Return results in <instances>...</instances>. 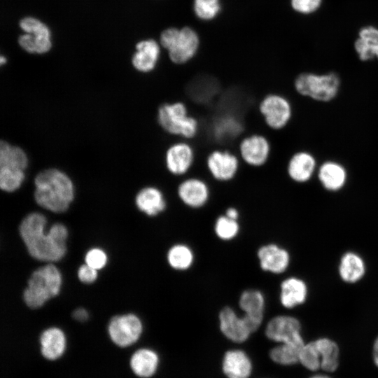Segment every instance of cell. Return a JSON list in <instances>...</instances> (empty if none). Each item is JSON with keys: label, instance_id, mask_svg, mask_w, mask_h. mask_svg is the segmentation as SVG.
<instances>
[{"label": "cell", "instance_id": "6da1fadb", "mask_svg": "<svg viewBox=\"0 0 378 378\" xmlns=\"http://www.w3.org/2000/svg\"><path fill=\"white\" fill-rule=\"evenodd\" d=\"M46 217L37 212L28 214L22 220L19 232L29 255L38 260L55 262L66 253V227L55 223L46 232Z\"/></svg>", "mask_w": 378, "mask_h": 378}, {"label": "cell", "instance_id": "7a4b0ae2", "mask_svg": "<svg viewBox=\"0 0 378 378\" xmlns=\"http://www.w3.org/2000/svg\"><path fill=\"white\" fill-rule=\"evenodd\" d=\"M34 184L36 203L48 211L64 212L74 200L73 183L59 169H48L39 172L35 177Z\"/></svg>", "mask_w": 378, "mask_h": 378}, {"label": "cell", "instance_id": "3957f363", "mask_svg": "<svg viewBox=\"0 0 378 378\" xmlns=\"http://www.w3.org/2000/svg\"><path fill=\"white\" fill-rule=\"evenodd\" d=\"M157 121L167 134L190 141L199 134L198 119L190 114L186 104L180 100L164 102L157 111Z\"/></svg>", "mask_w": 378, "mask_h": 378}, {"label": "cell", "instance_id": "277c9868", "mask_svg": "<svg viewBox=\"0 0 378 378\" xmlns=\"http://www.w3.org/2000/svg\"><path fill=\"white\" fill-rule=\"evenodd\" d=\"M61 285L59 270L54 265L48 264L31 274L23 293V300L29 307L39 308L47 300L58 295Z\"/></svg>", "mask_w": 378, "mask_h": 378}, {"label": "cell", "instance_id": "5b68a950", "mask_svg": "<svg viewBox=\"0 0 378 378\" xmlns=\"http://www.w3.org/2000/svg\"><path fill=\"white\" fill-rule=\"evenodd\" d=\"M293 87L300 95L319 102H330L338 95L341 79L333 71L325 74L302 72L294 80Z\"/></svg>", "mask_w": 378, "mask_h": 378}, {"label": "cell", "instance_id": "8992f818", "mask_svg": "<svg viewBox=\"0 0 378 378\" xmlns=\"http://www.w3.org/2000/svg\"><path fill=\"white\" fill-rule=\"evenodd\" d=\"M339 347L328 337H321L304 344L300 354L299 362L307 369L319 368L333 372L339 365Z\"/></svg>", "mask_w": 378, "mask_h": 378}, {"label": "cell", "instance_id": "52a82bcc", "mask_svg": "<svg viewBox=\"0 0 378 378\" xmlns=\"http://www.w3.org/2000/svg\"><path fill=\"white\" fill-rule=\"evenodd\" d=\"M160 43L168 50L169 59L173 63L183 64L195 55L199 46V38L190 27L181 29L169 28L162 32Z\"/></svg>", "mask_w": 378, "mask_h": 378}, {"label": "cell", "instance_id": "ba28073f", "mask_svg": "<svg viewBox=\"0 0 378 378\" xmlns=\"http://www.w3.org/2000/svg\"><path fill=\"white\" fill-rule=\"evenodd\" d=\"M258 111L265 125L274 131L286 128L293 114L290 100L278 92H269L262 96L258 102Z\"/></svg>", "mask_w": 378, "mask_h": 378}, {"label": "cell", "instance_id": "9c48e42d", "mask_svg": "<svg viewBox=\"0 0 378 378\" xmlns=\"http://www.w3.org/2000/svg\"><path fill=\"white\" fill-rule=\"evenodd\" d=\"M239 155L225 148H214L206 156L205 166L211 177L219 183H229L237 177L240 172Z\"/></svg>", "mask_w": 378, "mask_h": 378}, {"label": "cell", "instance_id": "30bf717a", "mask_svg": "<svg viewBox=\"0 0 378 378\" xmlns=\"http://www.w3.org/2000/svg\"><path fill=\"white\" fill-rule=\"evenodd\" d=\"M241 161L251 168L260 169L270 161L272 144L262 133L255 132L242 137L237 146Z\"/></svg>", "mask_w": 378, "mask_h": 378}, {"label": "cell", "instance_id": "8fae6325", "mask_svg": "<svg viewBox=\"0 0 378 378\" xmlns=\"http://www.w3.org/2000/svg\"><path fill=\"white\" fill-rule=\"evenodd\" d=\"M195 162V150L190 141H175L167 148L164 155V167L174 177L186 176Z\"/></svg>", "mask_w": 378, "mask_h": 378}, {"label": "cell", "instance_id": "7c38bea8", "mask_svg": "<svg viewBox=\"0 0 378 378\" xmlns=\"http://www.w3.org/2000/svg\"><path fill=\"white\" fill-rule=\"evenodd\" d=\"M302 325L295 316L290 315H276L267 323L265 336L279 344H292L303 346L305 343L301 334Z\"/></svg>", "mask_w": 378, "mask_h": 378}, {"label": "cell", "instance_id": "4fadbf2b", "mask_svg": "<svg viewBox=\"0 0 378 378\" xmlns=\"http://www.w3.org/2000/svg\"><path fill=\"white\" fill-rule=\"evenodd\" d=\"M143 325L140 318L133 314L113 317L108 326L111 341L118 346L125 348L134 344L141 337Z\"/></svg>", "mask_w": 378, "mask_h": 378}, {"label": "cell", "instance_id": "5bb4252c", "mask_svg": "<svg viewBox=\"0 0 378 378\" xmlns=\"http://www.w3.org/2000/svg\"><path fill=\"white\" fill-rule=\"evenodd\" d=\"M179 200L190 209H200L206 205L211 197V189L207 182L197 176H185L176 186Z\"/></svg>", "mask_w": 378, "mask_h": 378}, {"label": "cell", "instance_id": "9a60e30c", "mask_svg": "<svg viewBox=\"0 0 378 378\" xmlns=\"http://www.w3.org/2000/svg\"><path fill=\"white\" fill-rule=\"evenodd\" d=\"M265 298L260 290L248 288L239 295L238 305L251 333L261 326L265 315Z\"/></svg>", "mask_w": 378, "mask_h": 378}, {"label": "cell", "instance_id": "2e32d148", "mask_svg": "<svg viewBox=\"0 0 378 378\" xmlns=\"http://www.w3.org/2000/svg\"><path fill=\"white\" fill-rule=\"evenodd\" d=\"M257 257L261 270L274 274L285 272L290 263L288 250L274 243L261 246L258 249Z\"/></svg>", "mask_w": 378, "mask_h": 378}, {"label": "cell", "instance_id": "e0dca14e", "mask_svg": "<svg viewBox=\"0 0 378 378\" xmlns=\"http://www.w3.org/2000/svg\"><path fill=\"white\" fill-rule=\"evenodd\" d=\"M218 321L222 334L233 342L242 343L252 334L242 315L239 316L230 306H225L220 310Z\"/></svg>", "mask_w": 378, "mask_h": 378}, {"label": "cell", "instance_id": "ac0fdd59", "mask_svg": "<svg viewBox=\"0 0 378 378\" xmlns=\"http://www.w3.org/2000/svg\"><path fill=\"white\" fill-rule=\"evenodd\" d=\"M317 162L313 154L307 150H298L288 159L286 173L296 183L309 182L317 172Z\"/></svg>", "mask_w": 378, "mask_h": 378}, {"label": "cell", "instance_id": "d6986e66", "mask_svg": "<svg viewBox=\"0 0 378 378\" xmlns=\"http://www.w3.org/2000/svg\"><path fill=\"white\" fill-rule=\"evenodd\" d=\"M316 176L323 189L332 192L342 190L348 181L346 167L332 160L323 162L317 169Z\"/></svg>", "mask_w": 378, "mask_h": 378}, {"label": "cell", "instance_id": "ffe728a7", "mask_svg": "<svg viewBox=\"0 0 378 378\" xmlns=\"http://www.w3.org/2000/svg\"><path fill=\"white\" fill-rule=\"evenodd\" d=\"M308 293V286L302 279L289 276L281 282L279 302L284 308L291 309L304 304Z\"/></svg>", "mask_w": 378, "mask_h": 378}, {"label": "cell", "instance_id": "44dd1931", "mask_svg": "<svg viewBox=\"0 0 378 378\" xmlns=\"http://www.w3.org/2000/svg\"><path fill=\"white\" fill-rule=\"evenodd\" d=\"M40 352L48 360L59 359L66 349V337L63 331L56 327L44 330L39 337Z\"/></svg>", "mask_w": 378, "mask_h": 378}, {"label": "cell", "instance_id": "7402d4cb", "mask_svg": "<svg viewBox=\"0 0 378 378\" xmlns=\"http://www.w3.org/2000/svg\"><path fill=\"white\" fill-rule=\"evenodd\" d=\"M139 211L148 216H155L167 208V200L163 192L155 186H146L141 189L135 197Z\"/></svg>", "mask_w": 378, "mask_h": 378}, {"label": "cell", "instance_id": "603a6c76", "mask_svg": "<svg viewBox=\"0 0 378 378\" xmlns=\"http://www.w3.org/2000/svg\"><path fill=\"white\" fill-rule=\"evenodd\" d=\"M365 272V260L358 253L346 251L341 256L338 265V274L344 282L357 283L364 277Z\"/></svg>", "mask_w": 378, "mask_h": 378}, {"label": "cell", "instance_id": "cb8c5ba5", "mask_svg": "<svg viewBox=\"0 0 378 378\" xmlns=\"http://www.w3.org/2000/svg\"><path fill=\"white\" fill-rule=\"evenodd\" d=\"M354 47L360 61L378 59V28L372 25L360 28Z\"/></svg>", "mask_w": 378, "mask_h": 378}, {"label": "cell", "instance_id": "d4e9b609", "mask_svg": "<svg viewBox=\"0 0 378 378\" xmlns=\"http://www.w3.org/2000/svg\"><path fill=\"white\" fill-rule=\"evenodd\" d=\"M251 370V362L243 351L234 349L225 354L223 371L227 378H248Z\"/></svg>", "mask_w": 378, "mask_h": 378}, {"label": "cell", "instance_id": "484cf974", "mask_svg": "<svg viewBox=\"0 0 378 378\" xmlns=\"http://www.w3.org/2000/svg\"><path fill=\"white\" fill-rule=\"evenodd\" d=\"M136 52L132 59L134 67L143 73L153 70L160 55L158 43L152 39L141 41L136 45Z\"/></svg>", "mask_w": 378, "mask_h": 378}, {"label": "cell", "instance_id": "4316f807", "mask_svg": "<svg viewBox=\"0 0 378 378\" xmlns=\"http://www.w3.org/2000/svg\"><path fill=\"white\" fill-rule=\"evenodd\" d=\"M159 358L155 351L148 348L135 351L130 358V368L140 378H148L156 372Z\"/></svg>", "mask_w": 378, "mask_h": 378}, {"label": "cell", "instance_id": "83f0119b", "mask_svg": "<svg viewBox=\"0 0 378 378\" xmlns=\"http://www.w3.org/2000/svg\"><path fill=\"white\" fill-rule=\"evenodd\" d=\"M167 263L176 271L189 270L195 261L192 249L187 244L178 243L172 245L167 253Z\"/></svg>", "mask_w": 378, "mask_h": 378}, {"label": "cell", "instance_id": "f1b7e54d", "mask_svg": "<svg viewBox=\"0 0 378 378\" xmlns=\"http://www.w3.org/2000/svg\"><path fill=\"white\" fill-rule=\"evenodd\" d=\"M28 158L20 147L2 141L0 145V167L25 170Z\"/></svg>", "mask_w": 378, "mask_h": 378}, {"label": "cell", "instance_id": "f546056e", "mask_svg": "<svg viewBox=\"0 0 378 378\" xmlns=\"http://www.w3.org/2000/svg\"><path fill=\"white\" fill-rule=\"evenodd\" d=\"M304 346V345H303ZM303 346L292 344H280L269 353L270 358L276 363L290 365L299 362L300 354Z\"/></svg>", "mask_w": 378, "mask_h": 378}, {"label": "cell", "instance_id": "4dcf8cb0", "mask_svg": "<svg viewBox=\"0 0 378 378\" xmlns=\"http://www.w3.org/2000/svg\"><path fill=\"white\" fill-rule=\"evenodd\" d=\"M214 229L216 236L219 239L230 241L238 235L240 226L237 220L231 219L223 214L216 218Z\"/></svg>", "mask_w": 378, "mask_h": 378}, {"label": "cell", "instance_id": "1f68e13d", "mask_svg": "<svg viewBox=\"0 0 378 378\" xmlns=\"http://www.w3.org/2000/svg\"><path fill=\"white\" fill-rule=\"evenodd\" d=\"M24 179V171L0 167V187L6 192L17 190Z\"/></svg>", "mask_w": 378, "mask_h": 378}, {"label": "cell", "instance_id": "d6a6232c", "mask_svg": "<svg viewBox=\"0 0 378 378\" xmlns=\"http://www.w3.org/2000/svg\"><path fill=\"white\" fill-rule=\"evenodd\" d=\"M219 0H195L194 10L197 16L204 20L215 18L220 11Z\"/></svg>", "mask_w": 378, "mask_h": 378}, {"label": "cell", "instance_id": "836d02e7", "mask_svg": "<svg viewBox=\"0 0 378 378\" xmlns=\"http://www.w3.org/2000/svg\"><path fill=\"white\" fill-rule=\"evenodd\" d=\"M31 34L35 39L36 53L43 54L50 49V33L43 23Z\"/></svg>", "mask_w": 378, "mask_h": 378}, {"label": "cell", "instance_id": "e575fe53", "mask_svg": "<svg viewBox=\"0 0 378 378\" xmlns=\"http://www.w3.org/2000/svg\"><path fill=\"white\" fill-rule=\"evenodd\" d=\"M322 2L323 0H290V5L297 13L310 15L320 8Z\"/></svg>", "mask_w": 378, "mask_h": 378}, {"label": "cell", "instance_id": "d590c367", "mask_svg": "<svg viewBox=\"0 0 378 378\" xmlns=\"http://www.w3.org/2000/svg\"><path fill=\"white\" fill-rule=\"evenodd\" d=\"M85 262L95 270L103 268L106 262L107 256L100 248H92L85 255Z\"/></svg>", "mask_w": 378, "mask_h": 378}, {"label": "cell", "instance_id": "8d00e7d4", "mask_svg": "<svg viewBox=\"0 0 378 378\" xmlns=\"http://www.w3.org/2000/svg\"><path fill=\"white\" fill-rule=\"evenodd\" d=\"M78 279L83 283L90 284L97 277V270L87 264L81 265L78 270Z\"/></svg>", "mask_w": 378, "mask_h": 378}, {"label": "cell", "instance_id": "74e56055", "mask_svg": "<svg viewBox=\"0 0 378 378\" xmlns=\"http://www.w3.org/2000/svg\"><path fill=\"white\" fill-rule=\"evenodd\" d=\"M42 24L36 18L27 17L20 20V27L25 33L33 34Z\"/></svg>", "mask_w": 378, "mask_h": 378}, {"label": "cell", "instance_id": "f35d334b", "mask_svg": "<svg viewBox=\"0 0 378 378\" xmlns=\"http://www.w3.org/2000/svg\"><path fill=\"white\" fill-rule=\"evenodd\" d=\"M20 46L29 53H36L35 39L31 34L26 33L18 38Z\"/></svg>", "mask_w": 378, "mask_h": 378}, {"label": "cell", "instance_id": "ab89813d", "mask_svg": "<svg viewBox=\"0 0 378 378\" xmlns=\"http://www.w3.org/2000/svg\"><path fill=\"white\" fill-rule=\"evenodd\" d=\"M72 316L74 319L83 322L88 318L89 315L84 308L80 307L74 311Z\"/></svg>", "mask_w": 378, "mask_h": 378}, {"label": "cell", "instance_id": "60d3db41", "mask_svg": "<svg viewBox=\"0 0 378 378\" xmlns=\"http://www.w3.org/2000/svg\"><path fill=\"white\" fill-rule=\"evenodd\" d=\"M225 215L231 219L238 220L239 217V211L234 206H229L225 209Z\"/></svg>", "mask_w": 378, "mask_h": 378}, {"label": "cell", "instance_id": "b9f144b4", "mask_svg": "<svg viewBox=\"0 0 378 378\" xmlns=\"http://www.w3.org/2000/svg\"><path fill=\"white\" fill-rule=\"evenodd\" d=\"M373 360L377 367H378V336L376 337L373 344Z\"/></svg>", "mask_w": 378, "mask_h": 378}, {"label": "cell", "instance_id": "7bdbcfd3", "mask_svg": "<svg viewBox=\"0 0 378 378\" xmlns=\"http://www.w3.org/2000/svg\"><path fill=\"white\" fill-rule=\"evenodd\" d=\"M311 378H330V377L325 375H315V376L312 377Z\"/></svg>", "mask_w": 378, "mask_h": 378}, {"label": "cell", "instance_id": "ee69618b", "mask_svg": "<svg viewBox=\"0 0 378 378\" xmlns=\"http://www.w3.org/2000/svg\"><path fill=\"white\" fill-rule=\"evenodd\" d=\"M6 58L4 56L1 55L0 57V63H1V64H4L6 62Z\"/></svg>", "mask_w": 378, "mask_h": 378}]
</instances>
